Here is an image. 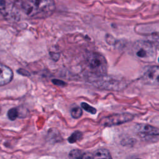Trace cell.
I'll return each instance as SVG.
<instances>
[{"mask_svg":"<svg viewBox=\"0 0 159 159\" xmlns=\"http://www.w3.org/2000/svg\"><path fill=\"white\" fill-rule=\"evenodd\" d=\"M23 5L28 14L43 17L50 16L55 8L54 0H24Z\"/></svg>","mask_w":159,"mask_h":159,"instance_id":"1","label":"cell"},{"mask_svg":"<svg viewBox=\"0 0 159 159\" xmlns=\"http://www.w3.org/2000/svg\"><path fill=\"white\" fill-rule=\"evenodd\" d=\"M85 66L88 71L95 76L103 77L107 73L106 60L103 55L98 53L91 52L87 55Z\"/></svg>","mask_w":159,"mask_h":159,"instance_id":"2","label":"cell"},{"mask_svg":"<svg viewBox=\"0 0 159 159\" xmlns=\"http://www.w3.org/2000/svg\"><path fill=\"white\" fill-rule=\"evenodd\" d=\"M134 54L139 60L145 62L155 61L157 49L155 45L148 41H137L132 49Z\"/></svg>","mask_w":159,"mask_h":159,"instance_id":"3","label":"cell"},{"mask_svg":"<svg viewBox=\"0 0 159 159\" xmlns=\"http://www.w3.org/2000/svg\"><path fill=\"white\" fill-rule=\"evenodd\" d=\"M135 130L143 141L156 142L158 141L159 129L147 124H137Z\"/></svg>","mask_w":159,"mask_h":159,"instance_id":"4","label":"cell"},{"mask_svg":"<svg viewBox=\"0 0 159 159\" xmlns=\"http://www.w3.org/2000/svg\"><path fill=\"white\" fill-rule=\"evenodd\" d=\"M134 118V116L129 113L114 114L104 117L101 121V124L105 127H112L131 121Z\"/></svg>","mask_w":159,"mask_h":159,"instance_id":"5","label":"cell"},{"mask_svg":"<svg viewBox=\"0 0 159 159\" xmlns=\"http://www.w3.org/2000/svg\"><path fill=\"white\" fill-rule=\"evenodd\" d=\"M159 68L158 66L147 67L142 73L141 79L147 85H158L159 83Z\"/></svg>","mask_w":159,"mask_h":159,"instance_id":"6","label":"cell"},{"mask_svg":"<svg viewBox=\"0 0 159 159\" xmlns=\"http://www.w3.org/2000/svg\"><path fill=\"white\" fill-rule=\"evenodd\" d=\"M13 78V72L8 66L0 63V87L9 83Z\"/></svg>","mask_w":159,"mask_h":159,"instance_id":"7","label":"cell"},{"mask_svg":"<svg viewBox=\"0 0 159 159\" xmlns=\"http://www.w3.org/2000/svg\"><path fill=\"white\" fill-rule=\"evenodd\" d=\"M69 159H93V153L80 149H73L68 154Z\"/></svg>","mask_w":159,"mask_h":159,"instance_id":"8","label":"cell"},{"mask_svg":"<svg viewBox=\"0 0 159 159\" xmlns=\"http://www.w3.org/2000/svg\"><path fill=\"white\" fill-rule=\"evenodd\" d=\"M93 159H113V158L108 149H99L93 153Z\"/></svg>","mask_w":159,"mask_h":159,"instance_id":"9","label":"cell"},{"mask_svg":"<svg viewBox=\"0 0 159 159\" xmlns=\"http://www.w3.org/2000/svg\"><path fill=\"white\" fill-rule=\"evenodd\" d=\"M83 137V133L81 131H76L68 138V142L70 144H73L76 142L78 141L81 140Z\"/></svg>","mask_w":159,"mask_h":159,"instance_id":"10","label":"cell"},{"mask_svg":"<svg viewBox=\"0 0 159 159\" xmlns=\"http://www.w3.org/2000/svg\"><path fill=\"white\" fill-rule=\"evenodd\" d=\"M19 110L17 108L10 109L8 112V117L11 121H14L19 116Z\"/></svg>","mask_w":159,"mask_h":159,"instance_id":"11","label":"cell"},{"mask_svg":"<svg viewBox=\"0 0 159 159\" xmlns=\"http://www.w3.org/2000/svg\"><path fill=\"white\" fill-rule=\"evenodd\" d=\"M71 115L73 118L78 119L80 117H81L83 115V111L81 109V108H80L78 106L74 107L71 110Z\"/></svg>","mask_w":159,"mask_h":159,"instance_id":"12","label":"cell"},{"mask_svg":"<svg viewBox=\"0 0 159 159\" xmlns=\"http://www.w3.org/2000/svg\"><path fill=\"white\" fill-rule=\"evenodd\" d=\"M81 107L84 109L86 111H87L88 113H90L92 114H94L96 113L97 112V110L96 109H95L94 108H93V106H90V105H88V103H85V102H83L81 103Z\"/></svg>","mask_w":159,"mask_h":159,"instance_id":"13","label":"cell"},{"mask_svg":"<svg viewBox=\"0 0 159 159\" xmlns=\"http://www.w3.org/2000/svg\"><path fill=\"white\" fill-rule=\"evenodd\" d=\"M52 83H53L54 85H57V86H58V87H65V86L67 85V84L65 82H64V81L60 80H57V79H54V80H52Z\"/></svg>","mask_w":159,"mask_h":159,"instance_id":"14","label":"cell"},{"mask_svg":"<svg viewBox=\"0 0 159 159\" xmlns=\"http://www.w3.org/2000/svg\"><path fill=\"white\" fill-rule=\"evenodd\" d=\"M18 73L24 76H29L30 75L28 71L24 70L23 69H20L19 70H18Z\"/></svg>","mask_w":159,"mask_h":159,"instance_id":"15","label":"cell"},{"mask_svg":"<svg viewBox=\"0 0 159 159\" xmlns=\"http://www.w3.org/2000/svg\"><path fill=\"white\" fill-rule=\"evenodd\" d=\"M1 111H2V108H0V113H1Z\"/></svg>","mask_w":159,"mask_h":159,"instance_id":"16","label":"cell"},{"mask_svg":"<svg viewBox=\"0 0 159 159\" xmlns=\"http://www.w3.org/2000/svg\"><path fill=\"white\" fill-rule=\"evenodd\" d=\"M136 159H141V158H136Z\"/></svg>","mask_w":159,"mask_h":159,"instance_id":"17","label":"cell"}]
</instances>
